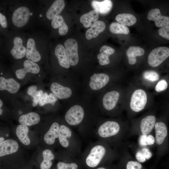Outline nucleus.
I'll use <instances>...</instances> for the list:
<instances>
[{
  "instance_id": "obj_36",
  "label": "nucleus",
  "mask_w": 169,
  "mask_h": 169,
  "mask_svg": "<svg viewBox=\"0 0 169 169\" xmlns=\"http://www.w3.org/2000/svg\"><path fill=\"white\" fill-rule=\"evenodd\" d=\"M57 169H77L78 166L76 163H66L62 161L58 162L57 164Z\"/></svg>"
},
{
  "instance_id": "obj_24",
  "label": "nucleus",
  "mask_w": 169,
  "mask_h": 169,
  "mask_svg": "<svg viewBox=\"0 0 169 169\" xmlns=\"http://www.w3.org/2000/svg\"><path fill=\"white\" fill-rule=\"evenodd\" d=\"M55 54L57 58L59 64L61 67L69 68L70 64L68 60L64 47L61 44H58L55 49Z\"/></svg>"
},
{
  "instance_id": "obj_44",
  "label": "nucleus",
  "mask_w": 169,
  "mask_h": 169,
  "mask_svg": "<svg viewBox=\"0 0 169 169\" xmlns=\"http://www.w3.org/2000/svg\"><path fill=\"white\" fill-rule=\"evenodd\" d=\"M140 148L147 160H149L152 157V154L148 148L147 147H141Z\"/></svg>"
},
{
  "instance_id": "obj_3",
  "label": "nucleus",
  "mask_w": 169,
  "mask_h": 169,
  "mask_svg": "<svg viewBox=\"0 0 169 169\" xmlns=\"http://www.w3.org/2000/svg\"><path fill=\"white\" fill-rule=\"evenodd\" d=\"M106 153V149L103 146L98 145L90 150L86 159V163L89 167L94 168L100 163Z\"/></svg>"
},
{
  "instance_id": "obj_11",
  "label": "nucleus",
  "mask_w": 169,
  "mask_h": 169,
  "mask_svg": "<svg viewBox=\"0 0 169 169\" xmlns=\"http://www.w3.org/2000/svg\"><path fill=\"white\" fill-rule=\"evenodd\" d=\"M156 117L153 115H149L141 121L139 129L136 132L140 135H148L152 131L155 127Z\"/></svg>"
},
{
  "instance_id": "obj_30",
  "label": "nucleus",
  "mask_w": 169,
  "mask_h": 169,
  "mask_svg": "<svg viewBox=\"0 0 169 169\" xmlns=\"http://www.w3.org/2000/svg\"><path fill=\"white\" fill-rule=\"evenodd\" d=\"M115 19L118 23L128 26L133 25L137 21L136 17L130 13L119 14L116 16Z\"/></svg>"
},
{
  "instance_id": "obj_20",
  "label": "nucleus",
  "mask_w": 169,
  "mask_h": 169,
  "mask_svg": "<svg viewBox=\"0 0 169 169\" xmlns=\"http://www.w3.org/2000/svg\"><path fill=\"white\" fill-rule=\"evenodd\" d=\"M65 6L63 0L55 1L49 8L46 13V17L49 20H52L62 12Z\"/></svg>"
},
{
  "instance_id": "obj_47",
  "label": "nucleus",
  "mask_w": 169,
  "mask_h": 169,
  "mask_svg": "<svg viewBox=\"0 0 169 169\" xmlns=\"http://www.w3.org/2000/svg\"><path fill=\"white\" fill-rule=\"evenodd\" d=\"M3 105V102L2 101V100L1 99L0 100V109H1V108L2 107V105Z\"/></svg>"
},
{
  "instance_id": "obj_31",
  "label": "nucleus",
  "mask_w": 169,
  "mask_h": 169,
  "mask_svg": "<svg viewBox=\"0 0 169 169\" xmlns=\"http://www.w3.org/2000/svg\"><path fill=\"white\" fill-rule=\"evenodd\" d=\"M43 160L40 165V169H50L52 165V161L55 156L52 151L48 149L44 150L42 152Z\"/></svg>"
},
{
  "instance_id": "obj_38",
  "label": "nucleus",
  "mask_w": 169,
  "mask_h": 169,
  "mask_svg": "<svg viewBox=\"0 0 169 169\" xmlns=\"http://www.w3.org/2000/svg\"><path fill=\"white\" fill-rule=\"evenodd\" d=\"M142 166L137 161L131 160L128 161L126 164V169H142Z\"/></svg>"
},
{
  "instance_id": "obj_40",
  "label": "nucleus",
  "mask_w": 169,
  "mask_h": 169,
  "mask_svg": "<svg viewBox=\"0 0 169 169\" xmlns=\"http://www.w3.org/2000/svg\"><path fill=\"white\" fill-rule=\"evenodd\" d=\"M158 33L162 37L169 40V25L160 28Z\"/></svg>"
},
{
  "instance_id": "obj_35",
  "label": "nucleus",
  "mask_w": 169,
  "mask_h": 169,
  "mask_svg": "<svg viewBox=\"0 0 169 169\" xmlns=\"http://www.w3.org/2000/svg\"><path fill=\"white\" fill-rule=\"evenodd\" d=\"M143 76L145 79L152 82L156 81L159 78L158 74L153 70H147L145 71L143 73Z\"/></svg>"
},
{
  "instance_id": "obj_7",
  "label": "nucleus",
  "mask_w": 169,
  "mask_h": 169,
  "mask_svg": "<svg viewBox=\"0 0 169 169\" xmlns=\"http://www.w3.org/2000/svg\"><path fill=\"white\" fill-rule=\"evenodd\" d=\"M30 15L28 8L25 6L20 7L15 10L12 16V21L16 27L24 26L28 22Z\"/></svg>"
},
{
  "instance_id": "obj_5",
  "label": "nucleus",
  "mask_w": 169,
  "mask_h": 169,
  "mask_svg": "<svg viewBox=\"0 0 169 169\" xmlns=\"http://www.w3.org/2000/svg\"><path fill=\"white\" fill-rule=\"evenodd\" d=\"M84 111L83 108L79 105L71 107L66 112L65 119L67 122L71 125L80 124L83 120Z\"/></svg>"
},
{
  "instance_id": "obj_28",
  "label": "nucleus",
  "mask_w": 169,
  "mask_h": 169,
  "mask_svg": "<svg viewBox=\"0 0 169 169\" xmlns=\"http://www.w3.org/2000/svg\"><path fill=\"white\" fill-rule=\"evenodd\" d=\"M72 131L64 125L60 126L59 140L60 145L64 147H67L69 145V139L72 136Z\"/></svg>"
},
{
  "instance_id": "obj_43",
  "label": "nucleus",
  "mask_w": 169,
  "mask_h": 169,
  "mask_svg": "<svg viewBox=\"0 0 169 169\" xmlns=\"http://www.w3.org/2000/svg\"><path fill=\"white\" fill-rule=\"evenodd\" d=\"M43 94L42 90H40L37 91L33 98L32 104L33 106L35 107L38 105Z\"/></svg>"
},
{
  "instance_id": "obj_17",
  "label": "nucleus",
  "mask_w": 169,
  "mask_h": 169,
  "mask_svg": "<svg viewBox=\"0 0 169 169\" xmlns=\"http://www.w3.org/2000/svg\"><path fill=\"white\" fill-rule=\"evenodd\" d=\"M13 43V46L10 51L11 54L16 59L23 58L26 54V49L23 44L22 39L16 37L14 38Z\"/></svg>"
},
{
  "instance_id": "obj_23",
  "label": "nucleus",
  "mask_w": 169,
  "mask_h": 169,
  "mask_svg": "<svg viewBox=\"0 0 169 169\" xmlns=\"http://www.w3.org/2000/svg\"><path fill=\"white\" fill-rule=\"evenodd\" d=\"M112 3L110 0H105L101 2L94 0L91 2L92 8L102 14L109 13L112 7Z\"/></svg>"
},
{
  "instance_id": "obj_21",
  "label": "nucleus",
  "mask_w": 169,
  "mask_h": 169,
  "mask_svg": "<svg viewBox=\"0 0 169 169\" xmlns=\"http://www.w3.org/2000/svg\"><path fill=\"white\" fill-rule=\"evenodd\" d=\"M105 24L103 21L98 20L94 23L86 32L85 36L88 40L96 37L105 28Z\"/></svg>"
},
{
  "instance_id": "obj_9",
  "label": "nucleus",
  "mask_w": 169,
  "mask_h": 169,
  "mask_svg": "<svg viewBox=\"0 0 169 169\" xmlns=\"http://www.w3.org/2000/svg\"><path fill=\"white\" fill-rule=\"evenodd\" d=\"M147 19L154 21L156 26L162 28L169 25V17L162 15L158 8L151 10L147 14Z\"/></svg>"
},
{
  "instance_id": "obj_37",
  "label": "nucleus",
  "mask_w": 169,
  "mask_h": 169,
  "mask_svg": "<svg viewBox=\"0 0 169 169\" xmlns=\"http://www.w3.org/2000/svg\"><path fill=\"white\" fill-rule=\"evenodd\" d=\"M109 55L105 53H100L97 55V57L99 60V63L101 65L109 64L110 63Z\"/></svg>"
},
{
  "instance_id": "obj_6",
  "label": "nucleus",
  "mask_w": 169,
  "mask_h": 169,
  "mask_svg": "<svg viewBox=\"0 0 169 169\" xmlns=\"http://www.w3.org/2000/svg\"><path fill=\"white\" fill-rule=\"evenodd\" d=\"M64 46L70 64L73 66L76 65L79 61L78 45L77 41L72 38L68 39L64 43Z\"/></svg>"
},
{
  "instance_id": "obj_18",
  "label": "nucleus",
  "mask_w": 169,
  "mask_h": 169,
  "mask_svg": "<svg viewBox=\"0 0 169 169\" xmlns=\"http://www.w3.org/2000/svg\"><path fill=\"white\" fill-rule=\"evenodd\" d=\"M119 95V92L115 91L106 93L103 99V104L104 108L108 110L113 109L116 105Z\"/></svg>"
},
{
  "instance_id": "obj_15",
  "label": "nucleus",
  "mask_w": 169,
  "mask_h": 169,
  "mask_svg": "<svg viewBox=\"0 0 169 169\" xmlns=\"http://www.w3.org/2000/svg\"><path fill=\"white\" fill-rule=\"evenodd\" d=\"M26 58L34 62L39 61L41 59V56L37 50L34 40L32 38H29L27 42L26 46Z\"/></svg>"
},
{
  "instance_id": "obj_41",
  "label": "nucleus",
  "mask_w": 169,
  "mask_h": 169,
  "mask_svg": "<svg viewBox=\"0 0 169 169\" xmlns=\"http://www.w3.org/2000/svg\"><path fill=\"white\" fill-rule=\"evenodd\" d=\"M135 157L137 161L140 163L144 162L147 160L141 148L136 151Z\"/></svg>"
},
{
  "instance_id": "obj_42",
  "label": "nucleus",
  "mask_w": 169,
  "mask_h": 169,
  "mask_svg": "<svg viewBox=\"0 0 169 169\" xmlns=\"http://www.w3.org/2000/svg\"><path fill=\"white\" fill-rule=\"evenodd\" d=\"M100 53H105L110 55L115 52V50L111 47L105 45L102 46L100 48Z\"/></svg>"
},
{
  "instance_id": "obj_1",
  "label": "nucleus",
  "mask_w": 169,
  "mask_h": 169,
  "mask_svg": "<svg viewBox=\"0 0 169 169\" xmlns=\"http://www.w3.org/2000/svg\"><path fill=\"white\" fill-rule=\"evenodd\" d=\"M154 128L157 155L160 157L165 155L169 151L168 126L165 121H160L156 123Z\"/></svg>"
},
{
  "instance_id": "obj_10",
  "label": "nucleus",
  "mask_w": 169,
  "mask_h": 169,
  "mask_svg": "<svg viewBox=\"0 0 169 169\" xmlns=\"http://www.w3.org/2000/svg\"><path fill=\"white\" fill-rule=\"evenodd\" d=\"M23 65V68L18 69L15 72L16 75L19 79L24 78L28 73L37 74L40 71L39 66L30 60L27 59L25 60Z\"/></svg>"
},
{
  "instance_id": "obj_27",
  "label": "nucleus",
  "mask_w": 169,
  "mask_h": 169,
  "mask_svg": "<svg viewBox=\"0 0 169 169\" xmlns=\"http://www.w3.org/2000/svg\"><path fill=\"white\" fill-rule=\"evenodd\" d=\"M144 53V49L139 46H131L129 47L126 52L129 63L131 65L135 64L136 62V57L141 56Z\"/></svg>"
},
{
  "instance_id": "obj_45",
  "label": "nucleus",
  "mask_w": 169,
  "mask_h": 169,
  "mask_svg": "<svg viewBox=\"0 0 169 169\" xmlns=\"http://www.w3.org/2000/svg\"><path fill=\"white\" fill-rule=\"evenodd\" d=\"M37 92V87L35 86H32L28 88L27 92L28 95L33 98Z\"/></svg>"
},
{
  "instance_id": "obj_19",
  "label": "nucleus",
  "mask_w": 169,
  "mask_h": 169,
  "mask_svg": "<svg viewBox=\"0 0 169 169\" xmlns=\"http://www.w3.org/2000/svg\"><path fill=\"white\" fill-rule=\"evenodd\" d=\"M60 126L57 122L52 124L48 131L45 134L44 140L48 145L53 144L56 139L59 138Z\"/></svg>"
},
{
  "instance_id": "obj_46",
  "label": "nucleus",
  "mask_w": 169,
  "mask_h": 169,
  "mask_svg": "<svg viewBox=\"0 0 169 169\" xmlns=\"http://www.w3.org/2000/svg\"><path fill=\"white\" fill-rule=\"evenodd\" d=\"M0 23L3 28H6L7 26V23L5 16L1 13H0Z\"/></svg>"
},
{
  "instance_id": "obj_48",
  "label": "nucleus",
  "mask_w": 169,
  "mask_h": 169,
  "mask_svg": "<svg viewBox=\"0 0 169 169\" xmlns=\"http://www.w3.org/2000/svg\"><path fill=\"white\" fill-rule=\"evenodd\" d=\"M4 138L2 137H0V142H1L2 141H4Z\"/></svg>"
},
{
  "instance_id": "obj_34",
  "label": "nucleus",
  "mask_w": 169,
  "mask_h": 169,
  "mask_svg": "<svg viewBox=\"0 0 169 169\" xmlns=\"http://www.w3.org/2000/svg\"><path fill=\"white\" fill-rule=\"evenodd\" d=\"M58 98L53 93H50L48 95L47 93L44 92L38 104L41 106L47 104H50L54 106Z\"/></svg>"
},
{
  "instance_id": "obj_39",
  "label": "nucleus",
  "mask_w": 169,
  "mask_h": 169,
  "mask_svg": "<svg viewBox=\"0 0 169 169\" xmlns=\"http://www.w3.org/2000/svg\"><path fill=\"white\" fill-rule=\"evenodd\" d=\"M168 84L165 79H162L159 81L155 87L156 90L160 92L166 90L168 88Z\"/></svg>"
},
{
  "instance_id": "obj_2",
  "label": "nucleus",
  "mask_w": 169,
  "mask_h": 169,
  "mask_svg": "<svg viewBox=\"0 0 169 169\" xmlns=\"http://www.w3.org/2000/svg\"><path fill=\"white\" fill-rule=\"evenodd\" d=\"M169 57V48L160 47L153 49L149 54L148 63L151 66L155 67L162 63Z\"/></svg>"
},
{
  "instance_id": "obj_32",
  "label": "nucleus",
  "mask_w": 169,
  "mask_h": 169,
  "mask_svg": "<svg viewBox=\"0 0 169 169\" xmlns=\"http://www.w3.org/2000/svg\"><path fill=\"white\" fill-rule=\"evenodd\" d=\"M110 32L115 34H127L129 33V28L118 23H112L109 27Z\"/></svg>"
},
{
  "instance_id": "obj_22",
  "label": "nucleus",
  "mask_w": 169,
  "mask_h": 169,
  "mask_svg": "<svg viewBox=\"0 0 169 169\" xmlns=\"http://www.w3.org/2000/svg\"><path fill=\"white\" fill-rule=\"evenodd\" d=\"M40 120L39 115L34 112H30L21 115L18 121L22 125L29 126L36 125Z\"/></svg>"
},
{
  "instance_id": "obj_49",
  "label": "nucleus",
  "mask_w": 169,
  "mask_h": 169,
  "mask_svg": "<svg viewBox=\"0 0 169 169\" xmlns=\"http://www.w3.org/2000/svg\"><path fill=\"white\" fill-rule=\"evenodd\" d=\"M97 169H106L103 167H99L97 168Z\"/></svg>"
},
{
  "instance_id": "obj_26",
  "label": "nucleus",
  "mask_w": 169,
  "mask_h": 169,
  "mask_svg": "<svg viewBox=\"0 0 169 169\" xmlns=\"http://www.w3.org/2000/svg\"><path fill=\"white\" fill-rule=\"evenodd\" d=\"M99 18L98 13L94 9L82 15L80 18V21L84 27L88 28L92 25V22L94 23L97 21Z\"/></svg>"
},
{
  "instance_id": "obj_14",
  "label": "nucleus",
  "mask_w": 169,
  "mask_h": 169,
  "mask_svg": "<svg viewBox=\"0 0 169 169\" xmlns=\"http://www.w3.org/2000/svg\"><path fill=\"white\" fill-rule=\"evenodd\" d=\"M50 89L52 93L60 99H67L72 94V90L70 88L63 86L56 82L51 84Z\"/></svg>"
},
{
  "instance_id": "obj_16",
  "label": "nucleus",
  "mask_w": 169,
  "mask_h": 169,
  "mask_svg": "<svg viewBox=\"0 0 169 169\" xmlns=\"http://www.w3.org/2000/svg\"><path fill=\"white\" fill-rule=\"evenodd\" d=\"M20 85L13 78L5 79L0 77V90H6L11 94L17 93L19 90Z\"/></svg>"
},
{
  "instance_id": "obj_4",
  "label": "nucleus",
  "mask_w": 169,
  "mask_h": 169,
  "mask_svg": "<svg viewBox=\"0 0 169 169\" xmlns=\"http://www.w3.org/2000/svg\"><path fill=\"white\" fill-rule=\"evenodd\" d=\"M147 96L146 92L141 89L136 90L132 94L131 99L130 107L135 112L142 110L146 104Z\"/></svg>"
},
{
  "instance_id": "obj_33",
  "label": "nucleus",
  "mask_w": 169,
  "mask_h": 169,
  "mask_svg": "<svg viewBox=\"0 0 169 169\" xmlns=\"http://www.w3.org/2000/svg\"><path fill=\"white\" fill-rule=\"evenodd\" d=\"M155 143V137L151 134L140 135L138 139V144L141 147H147L148 146H152Z\"/></svg>"
},
{
  "instance_id": "obj_29",
  "label": "nucleus",
  "mask_w": 169,
  "mask_h": 169,
  "mask_svg": "<svg viewBox=\"0 0 169 169\" xmlns=\"http://www.w3.org/2000/svg\"><path fill=\"white\" fill-rule=\"evenodd\" d=\"M51 25L54 29L59 28V33L60 35H64L68 32V27L60 15L55 17L52 20Z\"/></svg>"
},
{
  "instance_id": "obj_8",
  "label": "nucleus",
  "mask_w": 169,
  "mask_h": 169,
  "mask_svg": "<svg viewBox=\"0 0 169 169\" xmlns=\"http://www.w3.org/2000/svg\"><path fill=\"white\" fill-rule=\"evenodd\" d=\"M120 131V125L117 122L113 121H108L99 127L98 133L101 137L107 138L117 135Z\"/></svg>"
},
{
  "instance_id": "obj_25",
  "label": "nucleus",
  "mask_w": 169,
  "mask_h": 169,
  "mask_svg": "<svg viewBox=\"0 0 169 169\" xmlns=\"http://www.w3.org/2000/svg\"><path fill=\"white\" fill-rule=\"evenodd\" d=\"M28 126L20 124L17 126L15 131L16 135L20 141L23 145L28 146L30 144L31 141L28 136Z\"/></svg>"
},
{
  "instance_id": "obj_13",
  "label": "nucleus",
  "mask_w": 169,
  "mask_h": 169,
  "mask_svg": "<svg viewBox=\"0 0 169 169\" xmlns=\"http://www.w3.org/2000/svg\"><path fill=\"white\" fill-rule=\"evenodd\" d=\"M19 145L15 140L8 139L0 142V157L10 155L16 152Z\"/></svg>"
},
{
  "instance_id": "obj_12",
  "label": "nucleus",
  "mask_w": 169,
  "mask_h": 169,
  "mask_svg": "<svg viewBox=\"0 0 169 169\" xmlns=\"http://www.w3.org/2000/svg\"><path fill=\"white\" fill-rule=\"evenodd\" d=\"M89 86L93 90H98L105 86L108 83L109 77L107 74L95 73L90 78Z\"/></svg>"
}]
</instances>
